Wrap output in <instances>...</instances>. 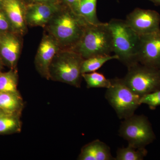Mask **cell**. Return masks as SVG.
Returning <instances> with one entry per match:
<instances>
[{"instance_id": "7", "label": "cell", "mask_w": 160, "mask_h": 160, "mask_svg": "<svg viewBox=\"0 0 160 160\" xmlns=\"http://www.w3.org/2000/svg\"><path fill=\"white\" fill-rule=\"evenodd\" d=\"M119 133L129 145L138 149L145 148L156 138L150 122L144 115L134 114L124 119Z\"/></svg>"}, {"instance_id": "24", "label": "cell", "mask_w": 160, "mask_h": 160, "mask_svg": "<svg viewBox=\"0 0 160 160\" xmlns=\"http://www.w3.org/2000/svg\"><path fill=\"white\" fill-rule=\"evenodd\" d=\"M79 1L80 0H62V3L69 6L72 10H74Z\"/></svg>"}, {"instance_id": "16", "label": "cell", "mask_w": 160, "mask_h": 160, "mask_svg": "<svg viewBox=\"0 0 160 160\" xmlns=\"http://www.w3.org/2000/svg\"><path fill=\"white\" fill-rule=\"evenodd\" d=\"M97 0H80L73 10L81 16L87 22L92 25L101 23L97 15Z\"/></svg>"}, {"instance_id": "3", "label": "cell", "mask_w": 160, "mask_h": 160, "mask_svg": "<svg viewBox=\"0 0 160 160\" xmlns=\"http://www.w3.org/2000/svg\"><path fill=\"white\" fill-rule=\"evenodd\" d=\"M84 60L76 52L60 49L49 66L50 80L80 88L82 78L81 68Z\"/></svg>"}, {"instance_id": "10", "label": "cell", "mask_w": 160, "mask_h": 160, "mask_svg": "<svg viewBox=\"0 0 160 160\" xmlns=\"http://www.w3.org/2000/svg\"><path fill=\"white\" fill-rule=\"evenodd\" d=\"M22 37L14 32H0V60L10 69H16L22 47Z\"/></svg>"}, {"instance_id": "28", "label": "cell", "mask_w": 160, "mask_h": 160, "mask_svg": "<svg viewBox=\"0 0 160 160\" xmlns=\"http://www.w3.org/2000/svg\"><path fill=\"white\" fill-rule=\"evenodd\" d=\"M4 65H3V63L1 62V60H0V70H2L3 69V67H4Z\"/></svg>"}, {"instance_id": "11", "label": "cell", "mask_w": 160, "mask_h": 160, "mask_svg": "<svg viewBox=\"0 0 160 160\" xmlns=\"http://www.w3.org/2000/svg\"><path fill=\"white\" fill-rule=\"evenodd\" d=\"M60 49L54 38L46 32L43 34L35 58V66L42 77L49 80V68L53 58Z\"/></svg>"}, {"instance_id": "2", "label": "cell", "mask_w": 160, "mask_h": 160, "mask_svg": "<svg viewBox=\"0 0 160 160\" xmlns=\"http://www.w3.org/2000/svg\"><path fill=\"white\" fill-rule=\"evenodd\" d=\"M108 23L112 36L113 52L118 60L129 67L138 62L140 35L124 20L113 19Z\"/></svg>"}, {"instance_id": "26", "label": "cell", "mask_w": 160, "mask_h": 160, "mask_svg": "<svg viewBox=\"0 0 160 160\" xmlns=\"http://www.w3.org/2000/svg\"><path fill=\"white\" fill-rule=\"evenodd\" d=\"M156 6H160V0H149Z\"/></svg>"}, {"instance_id": "25", "label": "cell", "mask_w": 160, "mask_h": 160, "mask_svg": "<svg viewBox=\"0 0 160 160\" xmlns=\"http://www.w3.org/2000/svg\"><path fill=\"white\" fill-rule=\"evenodd\" d=\"M27 5L38 3L50 2H60L58 0H25Z\"/></svg>"}, {"instance_id": "14", "label": "cell", "mask_w": 160, "mask_h": 160, "mask_svg": "<svg viewBox=\"0 0 160 160\" xmlns=\"http://www.w3.org/2000/svg\"><path fill=\"white\" fill-rule=\"evenodd\" d=\"M78 160H115V158L112 157L108 145L96 140L82 147Z\"/></svg>"}, {"instance_id": "15", "label": "cell", "mask_w": 160, "mask_h": 160, "mask_svg": "<svg viewBox=\"0 0 160 160\" xmlns=\"http://www.w3.org/2000/svg\"><path fill=\"white\" fill-rule=\"evenodd\" d=\"M24 107V103L20 93L0 92V109L8 114L18 115Z\"/></svg>"}, {"instance_id": "9", "label": "cell", "mask_w": 160, "mask_h": 160, "mask_svg": "<svg viewBox=\"0 0 160 160\" xmlns=\"http://www.w3.org/2000/svg\"><path fill=\"white\" fill-rule=\"evenodd\" d=\"M125 21L139 35L149 34L160 29V15L154 10L136 8L127 15Z\"/></svg>"}, {"instance_id": "17", "label": "cell", "mask_w": 160, "mask_h": 160, "mask_svg": "<svg viewBox=\"0 0 160 160\" xmlns=\"http://www.w3.org/2000/svg\"><path fill=\"white\" fill-rule=\"evenodd\" d=\"M18 75L16 69L0 71V92L20 93L18 89Z\"/></svg>"}, {"instance_id": "19", "label": "cell", "mask_w": 160, "mask_h": 160, "mask_svg": "<svg viewBox=\"0 0 160 160\" xmlns=\"http://www.w3.org/2000/svg\"><path fill=\"white\" fill-rule=\"evenodd\" d=\"M113 59H118L116 55H103L85 59L82 64L81 72L82 74L95 72L99 69L105 63Z\"/></svg>"}, {"instance_id": "31", "label": "cell", "mask_w": 160, "mask_h": 160, "mask_svg": "<svg viewBox=\"0 0 160 160\" xmlns=\"http://www.w3.org/2000/svg\"><path fill=\"white\" fill-rule=\"evenodd\" d=\"M2 71V70H0V71Z\"/></svg>"}, {"instance_id": "6", "label": "cell", "mask_w": 160, "mask_h": 160, "mask_svg": "<svg viewBox=\"0 0 160 160\" xmlns=\"http://www.w3.org/2000/svg\"><path fill=\"white\" fill-rule=\"evenodd\" d=\"M123 78L126 86L140 97L160 89V69L137 63L128 67Z\"/></svg>"}, {"instance_id": "1", "label": "cell", "mask_w": 160, "mask_h": 160, "mask_svg": "<svg viewBox=\"0 0 160 160\" xmlns=\"http://www.w3.org/2000/svg\"><path fill=\"white\" fill-rule=\"evenodd\" d=\"M89 24L70 7L62 3L61 8L44 29L54 38L60 49L72 50L79 42Z\"/></svg>"}, {"instance_id": "23", "label": "cell", "mask_w": 160, "mask_h": 160, "mask_svg": "<svg viewBox=\"0 0 160 160\" xmlns=\"http://www.w3.org/2000/svg\"><path fill=\"white\" fill-rule=\"evenodd\" d=\"M8 31L14 32L12 25L5 12L2 9H0V32Z\"/></svg>"}, {"instance_id": "18", "label": "cell", "mask_w": 160, "mask_h": 160, "mask_svg": "<svg viewBox=\"0 0 160 160\" xmlns=\"http://www.w3.org/2000/svg\"><path fill=\"white\" fill-rule=\"evenodd\" d=\"M21 115L6 114L0 117V134L18 133L22 129Z\"/></svg>"}, {"instance_id": "12", "label": "cell", "mask_w": 160, "mask_h": 160, "mask_svg": "<svg viewBox=\"0 0 160 160\" xmlns=\"http://www.w3.org/2000/svg\"><path fill=\"white\" fill-rule=\"evenodd\" d=\"M62 6L61 2L28 4L26 13L27 26L44 28Z\"/></svg>"}, {"instance_id": "4", "label": "cell", "mask_w": 160, "mask_h": 160, "mask_svg": "<svg viewBox=\"0 0 160 160\" xmlns=\"http://www.w3.org/2000/svg\"><path fill=\"white\" fill-rule=\"evenodd\" d=\"M85 59L113 52L112 36L108 23L89 24L76 46L72 49Z\"/></svg>"}, {"instance_id": "30", "label": "cell", "mask_w": 160, "mask_h": 160, "mask_svg": "<svg viewBox=\"0 0 160 160\" xmlns=\"http://www.w3.org/2000/svg\"><path fill=\"white\" fill-rule=\"evenodd\" d=\"M58 1H60V2H62V0H58Z\"/></svg>"}, {"instance_id": "22", "label": "cell", "mask_w": 160, "mask_h": 160, "mask_svg": "<svg viewBox=\"0 0 160 160\" xmlns=\"http://www.w3.org/2000/svg\"><path fill=\"white\" fill-rule=\"evenodd\" d=\"M139 102L141 105L144 104L148 105L149 109L154 110L160 106V89L141 97Z\"/></svg>"}, {"instance_id": "5", "label": "cell", "mask_w": 160, "mask_h": 160, "mask_svg": "<svg viewBox=\"0 0 160 160\" xmlns=\"http://www.w3.org/2000/svg\"><path fill=\"white\" fill-rule=\"evenodd\" d=\"M111 86L107 89L105 97L114 109L118 117L125 119L134 114L141 105L140 97L126 86L122 79L111 80Z\"/></svg>"}, {"instance_id": "21", "label": "cell", "mask_w": 160, "mask_h": 160, "mask_svg": "<svg viewBox=\"0 0 160 160\" xmlns=\"http://www.w3.org/2000/svg\"><path fill=\"white\" fill-rule=\"evenodd\" d=\"M82 77L86 82L88 88L108 89L111 86V80L107 79L104 75L96 72L83 73Z\"/></svg>"}, {"instance_id": "8", "label": "cell", "mask_w": 160, "mask_h": 160, "mask_svg": "<svg viewBox=\"0 0 160 160\" xmlns=\"http://www.w3.org/2000/svg\"><path fill=\"white\" fill-rule=\"evenodd\" d=\"M138 61L144 66L160 69V29L140 35Z\"/></svg>"}, {"instance_id": "29", "label": "cell", "mask_w": 160, "mask_h": 160, "mask_svg": "<svg viewBox=\"0 0 160 160\" xmlns=\"http://www.w3.org/2000/svg\"><path fill=\"white\" fill-rule=\"evenodd\" d=\"M4 0H0V9H2V6Z\"/></svg>"}, {"instance_id": "20", "label": "cell", "mask_w": 160, "mask_h": 160, "mask_svg": "<svg viewBox=\"0 0 160 160\" xmlns=\"http://www.w3.org/2000/svg\"><path fill=\"white\" fill-rule=\"evenodd\" d=\"M147 154L146 148H136L128 145L126 148H120L117 152L116 160H142Z\"/></svg>"}, {"instance_id": "27", "label": "cell", "mask_w": 160, "mask_h": 160, "mask_svg": "<svg viewBox=\"0 0 160 160\" xmlns=\"http://www.w3.org/2000/svg\"><path fill=\"white\" fill-rule=\"evenodd\" d=\"M7 114V113H5L4 111H3L1 109H0V117L4 115Z\"/></svg>"}, {"instance_id": "13", "label": "cell", "mask_w": 160, "mask_h": 160, "mask_svg": "<svg viewBox=\"0 0 160 160\" xmlns=\"http://www.w3.org/2000/svg\"><path fill=\"white\" fill-rule=\"evenodd\" d=\"M26 6L25 0H4L2 6L3 11L14 31L23 37L28 31L26 20Z\"/></svg>"}]
</instances>
